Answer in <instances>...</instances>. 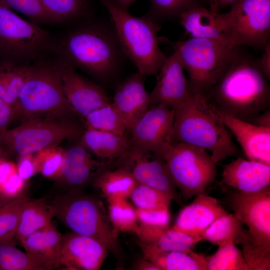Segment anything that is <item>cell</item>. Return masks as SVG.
Here are the masks:
<instances>
[{
  "label": "cell",
  "instance_id": "obj_38",
  "mask_svg": "<svg viewBox=\"0 0 270 270\" xmlns=\"http://www.w3.org/2000/svg\"><path fill=\"white\" fill-rule=\"evenodd\" d=\"M129 198L136 208L140 209H168L173 200L166 194L138 182Z\"/></svg>",
  "mask_w": 270,
  "mask_h": 270
},
{
  "label": "cell",
  "instance_id": "obj_24",
  "mask_svg": "<svg viewBox=\"0 0 270 270\" xmlns=\"http://www.w3.org/2000/svg\"><path fill=\"white\" fill-rule=\"evenodd\" d=\"M62 234L51 224L28 236L21 242L26 252L45 270L58 268Z\"/></svg>",
  "mask_w": 270,
  "mask_h": 270
},
{
  "label": "cell",
  "instance_id": "obj_29",
  "mask_svg": "<svg viewBox=\"0 0 270 270\" xmlns=\"http://www.w3.org/2000/svg\"><path fill=\"white\" fill-rule=\"evenodd\" d=\"M32 64L0 60V98L11 105L15 112L20 92Z\"/></svg>",
  "mask_w": 270,
  "mask_h": 270
},
{
  "label": "cell",
  "instance_id": "obj_16",
  "mask_svg": "<svg viewBox=\"0 0 270 270\" xmlns=\"http://www.w3.org/2000/svg\"><path fill=\"white\" fill-rule=\"evenodd\" d=\"M184 70L173 52L156 74V84L150 93V106L161 104L175 110L190 100L194 94L189 88Z\"/></svg>",
  "mask_w": 270,
  "mask_h": 270
},
{
  "label": "cell",
  "instance_id": "obj_1",
  "mask_svg": "<svg viewBox=\"0 0 270 270\" xmlns=\"http://www.w3.org/2000/svg\"><path fill=\"white\" fill-rule=\"evenodd\" d=\"M220 111L252 123L270 107V86L256 60L240 47L218 81L204 95Z\"/></svg>",
  "mask_w": 270,
  "mask_h": 270
},
{
  "label": "cell",
  "instance_id": "obj_11",
  "mask_svg": "<svg viewBox=\"0 0 270 270\" xmlns=\"http://www.w3.org/2000/svg\"><path fill=\"white\" fill-rule=\"evenodd\" d=\"M80 134L79 127L68 119L31 118L5 131L0 136V145L4 150L20 156L58 146L62 140L76 138Z\"/></svg>",
  "mask_w": 270,
  "mask_h": 270
},
{
  "label": "cell",
  "instance_id": "obj_35",
  "mask_svg": "<svg viewBox=\"0 0 270 270\" xmlns=\"http://www.w3.org/2000/svg\"><path fill=\"white\" fill-rule=\"evenodd\" d=\"M86 128L124 135L126 127L120 116L110 104L98 108L85 118Z\"/></svg>",
  "mask_w": 270,
  "mask_h": 270
},
{
  "label": "cell",
  "instance_id": "obj_26",
  "mask_svg": "<svg viewBox=\"0 0 270 270\" xmlns=\"http://www.w3.org/2000/svg\"><path fill=\"white\" fill-rule=\"evenodd\" d=\"M143 257L160 270H206L205 256L189 252H154L140 247Z\"/></svg>",
  "mask_w": 270,
  "mask_h": 270
},
{
  "label": "cell",
  "instance_id": "obj_18",
  "mask_svg": "<svg viewBox=\"0 0 270 270\" xmlns=\"http://www.w3.org/2000/svg\"><path fill=\"white\" fill-rule=\"evenodd\" d=\"M208 104L213 113L236 137L248 160L270 164V128L241 120Z\"/></svg>",
  "mask_w": 270,
  "mask_h": 270
},
{
  "label": "cell",
  "instance_id": "obj_49",
  "mask_svg": "<svg viewBox=\"0 0 270 270\" xmlns=\"http://www.w3.org/2000/svg\"><path fill=\"white\" fill-rule=\"evenodd\" d=\"M252 124L265 128H270V108L259 114L254 120Z\"/></svg>",
  "mask_w": 270,
  "mask_h": 270
},
{
  "label": "cell",
  "instance_id": "obj_42",
  "mask_svg": "<svg viewBox=\"0 0 270 270\" xmlns=\"http://www.w3.org/2000/svg\"><path fill=\"white\" fill-rule=\"evenodd\" d=\"M138 224L169 228L170 215L168 209H140L136 208Z\"/></svg>",
  "mask_w": 270,
  "mask_h": 270
},
{
  "label": "cell",
  "instance_id": "obj_25",
  "mask_svg": "<svg viewBox=\"0 0 270 270\" xmlns=\"http://www.w3.org/2000/svg\"><path fill=\"white\" fill-rule=\"evenodd\" d=\"M80 142L90 152L107 162L122 160L132 148L130 138L125 135L90 128L82 134Z\"/></svg>",
  "mask_w": 270,
  "mask_h": 270
},
{
  "label": "cell",
  "instance_id": "obj_13",
  "mask_svg": "<svg viewBox=\"0 0 270 270\" xmlns=\"http://www.w3.org/2000/svg\"><path fill=\"white\" fill-rule=\"evenodd\" d=\"M174 110L161 104L150 106L130 130L132 147L164 159L172 143Z\"/></svg>",
  "mask_w": 270,
  "mask_h": 270
},
{
  "label": "cell",
  "instance_id": "obj_31",
  "mask_svg": "<svg viewBox=\"0 0 270 270\" xmlns=\"http://www.w3.org/2000/svg\"><path fill=\"white\" fill-rule=\"evenodd\" d=\"M200 241V237L192 236L169 228L154 242L147 244L139 240L138 244L139 247L154 252H189Z\"/></svg>",
  "mask_w": 270,
  "mask_h": 270
},
{
  "label": "cell",
  "instance_id": "obj_22",
  "mask_svg": "<svg viewBox=\"0 0 270 270\" xmlns=\"http://www.w3.org/2000/svg\"><path fill=\"white\" fill-rule=\"evenodd\" d=\"M81 142L65 150V156L60 175L56 180L70 189H80L104 168V161L98 162Z\"/></svg>",
  "mask_w": 270,
  "mask_h": 270
},
{
  "label": "cell",
  "instance_id": "obj_4",
  "mask_svg": "<svg viewBox=\"0 0 270 270\" xmlns=\"http://www.w3.org/2000/svg\"><path fill=\"white\" fill-rule=\"evenodd\" d=\"M173 142L208 150L216 164L238 152L228 130L213 113L204 96L198 94H194L190 100L175 110Z\"/></svg>",
  "mask_w": 270,
  "mask_h": 270
},
{
  "label": "cell",
  "instance_id": "obj_15",
  "mask_svg": "<svg viewBox=\"0 0 270 270\" xmlns=\"http://www.w3.org/2000/svg\"><path fill=\"white\" fill-rule=\"evenodd\" d=\"M108 252L101 242L72 232L62 234L58 268L98 270Z\"/></svg>",
  "mask_w": 270,
  "mask_h": 270
},
{
  "label": "cell",
  "instance_id": "obj_55",
  "mask_svg": "<svg viewBox=\"0 0 270 270\" xmlns=\"http://www.w3.org/2000/svg\"></svg>",
  "mask_w": 270,
  "mask_h": 270
},
{
  "label": "cell",
  "instance_id": "obj_14",
  "mask_svg": "<svg viewBox=\"0 0 270 270\" xmlns=\"http://www.w3.org/2000/svg\"><path fill=\"white\" fill-rule=\"evenodd\" d=\"M138 183L144 184L169 195L179 201L176 185L164 159L148 152L131 148L122 160Z\"/></svg>",
  "mask_w": 270,
  "mask_h": 270
},
{
  "label": "cell",
  "instance_id": "obj_8",
  "mask_svg": "<svg viewBox=\"0 0 270 270\" xmlns=\"http://www.w3.org/2000/svg\"><path fill=\"white\" fill-rule=\"evenodd\" d=\"M158 39L178 56L188 74L192 92L202 96L221 76L240 47L201 38L172 41L162 36Z\"/></svg>",
  "mask_w": 270,
  "mask_h": 270
},
{
  "label": "cell",
  "instance_id": "obj_45",
  "mask_svg": "<svg viewBox=\"0 0 270 270\" xmlns=\"http://www.w3.org/2000/svg\"><path fill=\"white\" fill-rule=\"evenodd\" d=\"M16 116L14 108L0 98V136L8 128V126Z\"/></svg>",
  "mask_w": 270,
  "mask_h": 270
},
{
  "label": "cell",
  "instance_id": "obj_47",
  "mask_svg": "<svg viewBox=\"0 0 270 270\" xmlns=\"http://www.w3.org/2000/svg\"><path fill=\"white\" fill-rule=\"evenodd\" d=\"M264 51L256 63L268 80L270 78V43L267 42L263 48Z\"/></svg>",
  "mask_w": 270,
  "mask_h": 270
},
{
  "label": "cell",
  "instance_id": "obj_3",
  "mask_svg": "<svg viewBox=\"0 0 270 270\" xmlns=\"http://www.w3.org/2000/svg\"><path fill=\"white\" fill-rule=\"evenodd\" d=\"M50 204L54 217L72 232L102 243L115 258L118 268L123 267L125 253L101 200L80 189H70L56 196Z\"/></svg>",
  "mask_w": 270,
  "mask_h": 270
},
{
  "label": "cell",
  "instance_id": "obj_40",
  "mask_svg": "<svg viewBox=\"0 0 270 270\" xmlns=\"http://www.w3.org/2000/svg\"><path fill=\"white\" fill-rule=\"evenodd\" d=\"M10 8L15 10L37 24L54 23L38 0H0Z\"/></svg>",
  "mask_w": 270,
  "mask_h": 270
},
{
  "label": "cell",
  "instance_id": "obj_54",
  "mask_svg": "<svg viewBox=\"0 0 270 270\" xmlns=\"http://www.w3.org/2000/svg\"><path fill=\"white\" fill-rule=\"evenodd\" d=\"M0 2H2L0 0Z\"/></svg>",
  "mask_w": 270,
  "mask_h": 270
},
{
  "label": "cell",
  "instance_id": "obj_53",
  "mask_svg": "<svg viewBox=\"0 0 270 270\" xmlns=\"http://www.w3.org/2000/svg\"><path fill=\"white\" fill-rule=\"evenodd\" d=\"M4 148L0 145V159L3 158L4 154Z\"/></svg>",
  "mask_w": 270,
  "mask_h": 270
},
{
  "label": "cell",
  "instance_id": "obj_28",
  "mask_svg": "<svg viewBox=\"0 0 270 270\" xmlns=\"http://www.w3.org/2000/svg\"><path fill=\"white\" fill-rule=\"evenodd\" d=\"M130 172L126 168L104 169L94 180V184L108 202L118 198H127L136 184Z\"/></svg>",
  "mask_w": 270,
  "mask_h": 270
},
{
  "label": "cell",
  "instance_id": "obj_23",
  "mask_svg": "<svg viewBox=\"0 0 270 270\" xmlns=\"http://www.w3.org/2000/svg\"><path fill=\"white\" fill-rule=\"evenodd\" d=\"M178 16L190 38L209 39L236 46L227 36L220 12L197 4L183 11Z\"/></svg>",
  "mask_w": 270,
  "mask_h": 270
},
{
  "label": "cell",
  "instance_id": "obj_9",
  "mask_svg": "<svg viewBox=\"0 0 270 270\" xmlns=\"http://www.w3.org/2000/svg\"><path fill=\"white\" fill-rule=\"evenodd\" d=\"M57 40L0 2V60L31 65L55 54Z\"/></svg>",
  "mask_w": 270,
  "mask_h": 270
},
{
  "label": "cell",
  "instance_id": "obj_34",
  "mask_svg": "<svg viewBox=\"0 0 270 270\" xmlns=\"http://www.w3.org/2000/svg\"><path fill=\"white\" fill-rule=\"evenodd\" d=\"M206 270H249L242 252L234 244L218 246L215 253L205 256Z\"/></svg>",
  "mask_w": 270,
  "mask_h": 270
},
{
  "label": "cell",
  "instance_id": "obj_21",
  "mask_svg": "<svg viewBox=\"0 0 270 270\" xmlns=\"http://www.w3.org/2000/svg\"><path fill=\"white\" fill-rule=\"evenodd\" d=\"M144 76L138 72L130 76L118 86L112 102L128 130L150 106Z\"/></svg>",
  "mask_w": 270,
  "mask_h": 270
},
{
  "label": "cell",
  "instance_id": "obj_5",
  "mask_svg": "<svg viewBox=\"0 0 270 270\" xmlns=\"http://www.w3.org/2000/svg\"><path fill=\"white\" fill-rule=\"evenodd\" d=\"M108 12L114 32L123 54L135 64L138 72L156 75L166 57L159 46L158 20L149 14L136 16L111 0H100Z\"/></svg>",
  "mask_w": 270,
  "mask_h": 270
},
{
  "label": "cell",
  "instance_id": "obj_7",
  "mask_svg": "<svg viewBox=\"0 0 270 270\" xmlns=\"http://www.w3.org/2000/svg\"><path fill=\"white\" fill-rule=\"evenodd\" d=\"M228 204L234 214L245 224L239 244L249 270H270V188L255 193L236 190Z\"/></svg>",
  "mask_w": 270,
  "mask_h": 270
},
{
  "label": "cell",
  "instance_id": "obj_27",
  "mask_svg": "<svg viewBox=\"0 0 270 270\" xmlns=\"http://www.w3.org/2000/svg\"><path fill=\"white\" fill-rule=\"evenodd\" d=\"M53 217L45 198L28 199L22 210L16 237L21 243L31 234L50 225Z\"/></svg>",
  "mask_w": 270,
  "mask_h": 270
},
{
  "label": "cell",
  "instance_id": "obj_50",
  "mask_svg": "<svg viewBox=\"0 0 270 270\" xmlns=\"http://www.w3.org/2000/svg\"><path fill=\"white\" fill-rule=\"evenodd\" d=\"M134 268L138 270H160L156 264L144 257L137 260L134 264Z\"/></svg>",
  "mask_w": 270,
  "mask_h": 270
},
{
  "label": "cell",
  "instance_id": "obj_17",
  "mask_svg": "<svg viewBox=\"0 0 270 270\" xmlns=\"http://www.w3.org/2000/svg\"><path fill=\"white\" fill-rule=\"evenodd\" d=\"M62 60L64 92L76 113L84 118L94 110L110 103L106 93L100 86L83 77L74 68Z\"/></svg>",
  "mask_w": 270,
  "mask_h": 270
},
{
  "label": "cell",
  "instance_id": "obj_48",
  "mask_svg": "<svg viewBox=\"0 0 270 270\" xmlns=\"http://www.w3.org/2000/svg\"><path fill=\"white\" fill-rule=\"evenodd\" d=\"M240 0H209L210 10L214 12H220L224 8L230 7Z\"/></svg>",
  "mask_w": 270,
  "mask_h": 270
},
{
  "label": "cell",
  "instance_id": "obj_6",
  "mask_svg": "<svg viewBox=\"0 0 270 270\" xmlns=\"http://www.w3.org/2000/svg\"><path fill=\"white\" fill-rule=\"evenodd\" d=\"M63 61L46 58L32 66L20 92L16 116L28 119L64 120L74 110L65 96L62 83Z\"/></svg>",
  "mask_w": 270,
  "mask_h": 270
},
{
  "label": "cell",
  "instance_id": "obj_43",
  "mask_svg": "<svg viewBox=\"0 0 270 270\" xmlns=\"http://www.w3.org/2000/svg\"><path fill=\"white\" fill-rule=\"evenodd\" d=\"M26 180L22 178L18 172L12 176L0 189V194L6 199L10 200L24 192Z\"/></svg>",
  "mask_w": 270,
  "mask_h": 270
},
{
  "label": "cell",
  "instance_id": "obj_10",
  "mask_svg": "<svg viewBox=\"0 0 270 270\" xmlns=\"http://www.w3.org/2000/svg\"><path fill=\"white\" fill-rule=\"evenodd\" d=\"M164 159L176 186L186 198L204 192L216 180V163L202 148L173 142Z\"/></svg>",
  "mask_w": 270,
  "mask_h": 270
},
{
  "label": "cell",
  "instance_id": "obj_19",
  "mask_svg": "<svg viewBox=\"0 0 270 270\" xmlns=\"http://www.w3.org/2000/svg\"><path fill=\"white\" fill-rule=\"evenodd\" d=\"M196 196L190 204L180 210L171 228L192 236L200 237L216 220L227 212L215 198L204 192Z\"/></svg>",
  "mask_w": 270,
  "mask_h": 270
},
{
  "label": "cell",
  "instance_id": "obj_36",
  "mask_svg": "<svg viewBox=\"0 0 270 270\" xmlns=\"http://www.w3.org/2000/svg\"><path fill=\"white\" fill-rule=\"evenodd\" d=\"M28 198L23 192L0 208V242L16 237L22 208Z\"/></svg>",
  "mask_w": 270,
  "mask_h": 270
},
{
  "label": "cell",
  "instance_id": "obj_32",
  "mask_svg": "<svg viewBox=\"0 0 270 270\" xmlns=\"http://www.w3.org/2000/svg\"><path fill=\"white\" fill-rule=\"evenodd\" d=\"M0 270H45L30 255L18 249L14 240L0 242Z\"/></svg>",
  "mask_w": 270,
  "mask_h": 270
},
{
  "label": "cell",
  "instance_id": "obj_33",
  "mask_svg": "<svg viewBox=\"0 0 270 270\" xmlns=\"http://www.w3.org/2000/svg\"><path fill=\"white\" fill-rule=\"evenodd\" d=\"M108 218L116 232H130L138 236L139 224L136 208L126 198H115L108 201Z\"/></svg>",
  "mask_w": 270,
  "mask_h": 270
},
{
  "label": "cell",
  "instance_id": "obj_39",
  "mask_svg": "<svg viewBox=\"0 0 270 270\" xmlns=\"http://www.w3.org/2000/svg\"><path fill=\"white\" fill-rule=\"evenodd\" d=\"M38 173L44 177L56 180L64 162L65 150L58 146L42 150L34 154Z\"/></svg>",
  "mask_w": 270,
  "mask_h": 270
},
{
  "label": "cell",
  "instance_id": "obj_44",
  "mask_svg": "<svg viewBox=\"0 0 270 270\" xmlns=\"http://www.w3.org/2000/svg\"><path fill=\"white\" fill-rule=\"evenodd\" d=\"M34 154L19 156L18 164H16L18 174L26 181L38 173Z\"/></svg>",
  "mask_w": 270,
  "mask_h": 270
},
{
  "label": "cell",
  "instance_id": "obj_30",
  "mask_svg": "<svg viewBox=\"0 0 270 270\" xmlns=\"http://www.w3.org/2000/svg\"><path fill=\"white\" fill-rule=\"evenodd\" d=\"M242 222L234 214H224L216 220L201 234L202 240L218 246L228 244H239L244 230Z\"/></svg>",
  "mask_w": 270,
  "mask_h": 270
},
{
  "label": "cell",
  "instance_id": "obj_2",
  "mask_svg": "<svg viewBox=\"0 0 270 270\" xmlns=\"http://www.w3.org/2000/svg\"><path fill=\"white\" fill-rule=\"evenodd\" d=\"M121 52L114 32L89 24L70 30L57 40L55 54L74 68L104 80L117 70Z\"/></svg>",
  "mask_w": 270,
  "mask_h": 270
},
{
  "label": "cell",
  "instance_id": "obj_51",
  "mask_svg": "<svg viewBox=\"0 0 270 270\" xmlns=\"http://www.w3.org/2000/svg\"><path fill=\"white\" fill-rule=\"evenodd\" d=\"M115 4L122 8L128 10V8L137 0H111Z\"/></svg>",
  "mask_w": 270,
  "mask_h": 270
},
{
  "label": "cell",
  "instance_id": "obj_41",
  "mask_svg": "<svg viewBox=\"0 0 270 270\" xmlns=\"http://www.w3.org/2000/svg\"><path fill=\"white\" fill-rule=\"evenodd\" d=\"M152 12L150 16L158 18L178 16L183 11L197 5L196 0H150Z\"/></svg>",
  "mask_w": 270,
  "mask_h": 270
},
{
  "label": "cell",
  "instance_id": "obj_20",
  "mask_svg": "<svg viewBox=\"0 0 270 270\" xmlns=\"http://www.w3.org/2000/svg\"><path fill=\"white\" fill-rule=\"evenodd\" d=\"M222 182L246 194L270 186V164L238 157L222 166Z\"/></svg>",
  "mask_w": 270,
  "mask_h": 270
},
{
  "label": "cell",
  "instance_id": "obj_12",
  "mask_svg": "<svg viewBox=\"0 0 270 270\" xmlns=\"http://www.w3.org/2000/svg\"><path fill=\"white\" fill-rule=\"evenodd\" d=\"M220 14L234 46L263 48L269 42L270 0H240Z\"/></svg>",
  "mask_w": 270,
  "mask_h": 270
},
{
  "label": "cell",
  "instance_id": "obj_52",
  "mask_svg": "<svg viewBox=\"0 0 270 270\" xmlns=\"http://www.w3.org/2000/svg\"><path fill=\"white\" fill-rule=\"evenodd\" d=\"M8 201L0 194V208Z\"/></svg>",
  "mask_w": 270,
  "mask_h": 270
},
{
  "label": "cell",
  "instance_id": "obj_37",
  "mask_svg": "<svg viewBox=\"0 0 270 270\" xmlns=\"http://www.w3.org/2000/svg\"><path fill=\"white\" fill-rule=\"evenodd\" d=\"M55 22L82 18L86 14L84 0H38Z\"/></svg>",
  "mask_w": 270,
  "mask_h": 270
},
{
  "label": "cell",
  "instance_id": "obj_46",
  "mask_svg": "<svg viewBox=\"0 0 270 270\" xmlns=\"http://www.w3.org/2000/svg\"><path fill=\"white\" fill-rule=\"evenodd\" d=\"M16 164L2 158L0 159V189L11 177L16 174Z\"/></svg>",
  "mask_w": 270,
  "mask_h": 270
}]
</instances>
